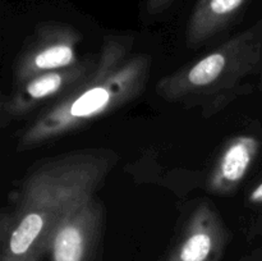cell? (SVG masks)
Listing matches in <instances>:
<instances>
[{"instance_id":"1","label":"cell","mask_w":262,"mask_h":261,"mask_svg":"<svg viewBox=\"0 0 262 261\" xmlns=\"http://www.w3.org/2000/svg\"><path fill=\"white\" fill-rule=\"evenodd\" d=\"M114 163L112 154L79 151L36 168L12 214L3 215L0 261H38L46 255L56 227L95 197Z\"/></svg>"},{"instance_id":"2","label":"cell","mask_w":262,"mask_h":261,"mask_svg":"<svg viewBox=\"0 0 262 261\" xmlns=\"http://www.w3.org/2000/svg\"><path fill=\"white\" fill-rule=\"evenodd\" d=\"M150 67V56H128L125 38L106 37L92 73L25 130L19 148L42 145L127 104L143 91Z\"/></svg>"},{"instance_id":"3","label":"cell","mask_w":262,"mask_h":261,"mask_svg":"<svg viewBox=\"0 0 262 261\" xmlns=\"http://www.w3.org/2000/svg\"><path fill=\"white\" fill-rule=\"evenodd\" d=\"M262 63V20L199 60L161 79L158 92L169 101L215 96L232 90Z\"/></svg>"},{"instance_id":"4","label":"cell","mask_w":262,"mask_h":261,"mask_svg":"<svg viewBox=\"0 0 262 261\" xmlns=\"http://www.w3.org/2000/svg\"><path fill=\"white\" fill-rule=\"evenodd\" d=\"M79 35L73 27L58 23L42 26L36 31L15 67V83L37 74L67 69L81 63L77 55Z\"/></svg>"},{"instance_id":"5","label":"cell","mask_w":262,"mask_h":261,"mask_svg":"<svg viewBox=\"0 0 262 261\" xmlns=\"http://www.w3.org/2000/svg\"><path fill=\"white\" fill-rule=\"evenodd\" d=\"M96 58L82 60L77 66L37 74L22 83L2 100V120L5 122L26 115L50 100H58L81 84L94 71Z\"/></svg>"},{"instance_id":"6","label":"cell","mask_w":262,"mask_h":261,"mask_svg":"<svg viewBox=\"0 0 262 261\" xmlns=\"http://www.w3.org/2000/svg\"><path fill=\"white\" fill-rule=\"evenodd\" d=\"M104 209L96 197L84 202L54 230L48 246L50 261H91L102 229Z\"/></svg>"},{"instance_id":"7","label":"cell","mask_w":262,"mask_h":261,"mask_svg":"<svg viewBox=\"0 0 262 261\" xmlns=\"http://www.w3.org/2000/svg\"><path fill=\"white\" fill-rule=\"evenodd\" d=\"M225 246V229L207 202L192 214L181 240L165 261H217Z\"/></svg>"},{"instance_id":"8","label":"cell","mask_w":262,"mask_h":261,"mask_svg":"<svg viewBox=\"0 0 262 261\" xmlns=\"http://www.w3.org/2000/svg\"><path fill=\"white\" fill-rule=\"evenodd\" d=\"M258 147V140L252 136H237L230 140L210 176V191L217 194L234 191L250 170Z\"/></svg>"},{"instance_id":"9","label":"cell","mask_w":262,"mask_h":261,"mask_svg":"<svg viewBox=\"0 0 262 261\" xmlns=\"http://www.w3.org/2000/svg\"><path fill=\"white\" fill-rule=\"evenodd\" d=\"M247 0H199L188 23V45L197 46L224 30Z\"/></svg>"},{"instance_id":"10","label":"cell","mask_w":262,"mask_h":261,"mask_svg":"<svg viewBox=\"0 0 262 261\" xmlns=\"http://www.w3.org/2000/svg\"><path fill=\"white\" fill-rule=\"evenodd\" d=\"M171 0H148L147 2V9L151 14H156V13L161 12L165 9Z\"/></svg>"},{"instance_id":"11","label":"cell","mask_w":262,"mask_h":261,"mask_svg":"<svg viewBox=\"0 0 262 261\" xmlns=\"http://www.w3.org/2000/svg\"><path fill=\"white\" fill-rule=\"evenodd\" d=\"M251 200H252L253 202H262V184H260V186L252 192Z\"/></svg>"}]
</instances>
